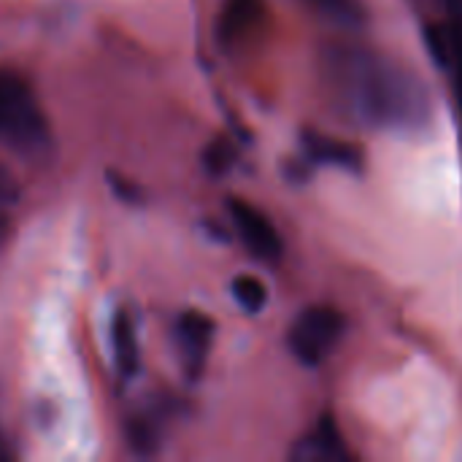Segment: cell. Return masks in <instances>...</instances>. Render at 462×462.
<instances>
[{
	"label": "cell",
	"instance_id": "obj_1",
	"mask_svg": "<svg viewBox=\"0 0 462 462\" xmlns=\"http://www.w3.org/2000/svg\"><path fill=\"white\" fill-rule=\"evenodd\" d=\"M319 76L330 100L355 122L384 130H420L433 116L428 87L403 62L352 41L325 43Z\"/></svg>",
	"mask_w": 462,
	"mask_h": 462
},
{
	"label": "cell",
	"instance_id": "obj_2",
	"mask_svg": "<svg viewBox=\"0 0 462 462\" xmlns=\"http://www.w3.org/2000/svg\"><path fill=\"white\" fill-rule=\"evenodd\" d=\"M0 143L30 160H43L51 149L46 114L24 76L0 70Z\"/></svg>",
	"mask_w": 462,
	"mask_h": 462
},
{
	"label": "cell",
	"instance_id": "obj_3",
	"mask_svg": "<svg viewBox=\"0 0 462 462\" xmlns=\"http://www.w3.org/2000/svg\"><path fill=\"white\" fill-rule=\"evenodd\" d=\"M344 333H346V319L338 309L309 306L292 319L287 330V346L298 363L314 368L322 365L336 352Z\"/></svg>",
	"mask_w": 462,
	"mask_h": 462
},
{
	"label": "cell",
	"instance_id": "obj_4",
	"mask_svg": "<svg viewBox=\"0 0 462 462\" xmlns=\"http://www.w3.org/2000/svg\"><path fill=\"white\" fill-rule=\"evenodd\" d=\"M230 219L236 233L241 236V241L246 244V249L265 263H273L282 257L284 246H282V236L273 227V222L252 203L233 198L230 200Z\"/></svg>",
	"mask_w": 462,
	"mask_h": 462
},
{
	"label": "cell",
	"instance_id": "obj_5",
	"mask_svg": "<svg viewBox=\"0 0 462 462\" xmlns=\"http://www.w3.org/2000/svg\"><path fill=\"white\" fill-rule=\"evenodd\" d=\"M173 333H176V349H179L181 365L195 379L206 365V357L214 341V322L200 311H184L176 319Z\"/></svg>",
	"mask_w": 462,
	"mask_h": 462
},
{
	"label": "cell",
	"instance_id": "obj_6",
	"mask_svg": "<svg viewBox=\"0 0 462 462\" xmlns=\"http://www.w3.org/2000/svg\"><path fill=\"white\" fill-rule=\"evenodd\" d=\"M263 24L265 0H225L217 19V35L225 46H238L249 41Z\"/></svg>",
	"mask_w": 462,
	"mask_h": 462
},
{
	"label": "cell",
	"instance_id": "obj_7",
	"mask_svg": "<svg viewBox=\"0 0 462 462\" xmlns=\"http://www.w3.org/2000/svg\"><path fill=\"white\" fill-rule=\"evenodd\" d=\"M295 460L306 462H344L349 460V449L330 417H322L317 428L295 447Z\"/></svg>",
	"mask_w": 462,
	"mask_h": 462
},
{
	"label": "cell",
	"instance_id": "obj_8",
	"mask_svg": "<svg viewBox=\"0 0 462 462\" xmlns=\"http://www.w3.org/2000/svg\"><path fill=\"white\" fill-rule=\"evenodd\" d=\"M111 352L114 365L122 379H130L138 371V328L130 311H119L111 322Z\"/></svg>",
	"mask_w": 462,
	"mask_h": 462
},
{
	"label": "cell",
	"instance_id": "obj_9",
	"mask_svg": "<svg viewBox=\"0 0 462 462\" xmlns=\"http://www.w3.org/2000/svg\"><path fill=\"white\" fill-rule=\"evenodd\" d=\"M303 146H306V154L311 157V162L336 165V168H346V171L360 168V149L346 141H336L328 135H306Z\"/></svg>",
	"mask_w": 462,
	"mask_h": 462
},
{
	"label": "cell",
	"instance_id": "obj_10",
	"mask_svg": "<svg viewBox=\"0 0 462 462\" xmlns=\"http://www.w3.org/2000/svg\"><path fill=\"white\" fill-rule=\"evenodd\" d=\"M317 16H322L325 22L344 27V30H357L365 24L368 11L363 5V0H303Z\"/></svg>",
	"mask_w": 462,
	"mask_h": 462
},
{
	"label": "cell",
	"instance_id": "obj_11",
	"mask_svg": "<svg viewBox=\"0 0 462 462\" xmlns=\"http://www.w3.org/2000/svg\"><path fill=\"white\" fill-rule=\"evenodd\" d=\"M230 292H233V300L246 311V314H260L268 303V290L265 284L257 279V276H236L233 284H230Z\"/></svg>",
	"mask_w": 462,
	"mask_h": 462
},
{
	"label": "cell",
	"instance_id": "obj_12",
	"mask_svg": "<svg viewBox=\"0 0 462 462\" xmlns=\"http://www.w3.org/2000/svg\"><path fill=\"white\" fill-rule=\"evenodd\" d=\"M127 444L141 452V455H152L160 444V433L157 425L149 417H133L127 420Z\"/></svg>",
	"mask_w": 462,
	"mask_h": 462
},
{
	"label": "cell",
	"instance_id": "obj_13",
	"mask_svg": "<svg viewBox=\"0 0 462 462\" xmlns=\"http://www.w3.org/2000/svg\"><path fill=\"white\" fill-rule=\"evenodd\" d=\"M203 162H206L208 173H214V176L227 173V171L233 168V162H236V149H233V143L225 141V138L211 141L208 149H206V154H203Z\"/></svg>",
	"mask_w": 462,
	"mask_h": 462
},
{
	"label": "cell",
	"instance_id": "obj_14",
	"mask_svg": "<svg viewBox=\"0 0 462 462\" xmlns=\"http://www.w3.org/2000/svg\"><path fill=\"white\" fill-rule=\"evenodd\" d=\"M16 195H19V189H16L14 176L0 165V203H11V200H16Z\"/></svg>",
	"mask_w": 462,
	"mask_h": 462
},
{
	"label": "cell",
	"instance_id": "obj_15",
	"mask_svg": "<svg viewBox=\"0 0 462 462\" xmlns=\"http://www.w3.org/2000/svg\"><path fill=\"white\" fill-rule=\"evenodd\" d=\"M444 5H447V16H449L447 24L462 30V0H444Z\"/></svg>",
	"mask_w": 462,
	"mask_h": 462
},
{
	"label": "cell",
	"instance_id": "obj_16",
	"mask_svg": "<svg viewBox=\"0 0 462 462\" xmlns=\"http://www.w3.org/2000/svg\"><path fill=\"white\" fill-rule=\"evenodd\" d=\"M11 457V449H8V441H5V436L0 433V462L8 460Z\"/></svg>",
	"mask_w": 462,
	"mask_h": 462
},
{
	"label": "cell",
	"instance_id": "obj_17",
	"mask_svg": "<svg viewBox=\"0 0 462 462\" xmlns=\"http://www.w3.org/2000/svg\"><path fill=\"white\" fill-rule=\"evenodd\" d=\"M460 100H462V95H460Z\"/></svg>",
	"mask_w": 462,
	"mask_h": 462
}]
</instances>
